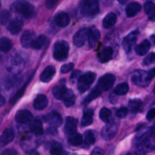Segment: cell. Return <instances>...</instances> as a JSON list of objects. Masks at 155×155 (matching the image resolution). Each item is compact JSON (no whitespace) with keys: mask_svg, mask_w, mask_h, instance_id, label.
<instances>
[{"mask_svg":"<svg viewBox=\"0 0 155 155\" xmlns=\"http://www.w3.org/2000/svg\"><path fill=\"white\" fill-rule=\"evenodd\" d=\"M80 74V71H75L74 73H73V74L71 75V80H74L75 78H78V75Z\"/></svg>","mask_w":155,"mask_h":155,"instance_id":"cell-47","label":"cell"},{"mask_svg":"<svg viewBox=\"0 0 155 155\" xmlns=\"http://www.w3.org/2000/svg\"><path fill=\"white\" fill-rule=\"evenodd\" d=\"M128 91L129 85L127 83H123L115 87L114 92L116 95H124L128 92Z\"/></svg>","mask_w":155,"mask_h":155,"instance_id":"cell-32","label":"cell"},{"mask_svg":"<svg viewBox=\"0 0 155 155\" xmlns=\"http://www.w3.org/2000/svg\"><path fill=\"white\" fill-rule=\"evenodd\" d=\"M139 151L144 153L151 151L155 148V133L145 138V140L139 145Z\"/></svg>","mask_w":155,"mask_h":155,"instance_id":"cell-11","label":"cell"},{"mask_svg":"<svg viewBox=\"0 0 155 155\" xmlns=\"http://www.w3.org/2000/svg\"><path fill=\"white\" fill-rule=\"evenodd\" d=\"M59 0H45V5L48 9H51L58 4Z\"/></svg>","mask_w":155,"mask_h":155,"instance_id":"cell-43","label":"cell"},{"mask_svg":"<svg viewBox=\"0 0 155 155\" xmlns=\"http://www.w3.org/2000/svg\"><path fill=\"white\" fill-rule=\"evenodd\" d=\"M50 153L51 155H63V148L59 143L54 142L50 148Z\"/></svg>","mask_w":155,"mask_h":155,"instance_id":"cell-37","label":"cell"},{"mask_svg":"<svg viewBox=\"0 0 155 155\" xmlns=\"http://www.w3.org/2000/svg\"><path fill=\"white\" fill-rule=\"evenodd\" d=\"M69 52V45L64 41L58 42L54 44L53 50V57L57 61H64L67 59Z\"/></svg>","mask_w":155,"mask_h":155,"instance_id":"cell-3","label":"cell"},{"mask_svg":"<svg viewBox=\"0 0 155 155\" xmlns=\"http://www.w3.org/2000/svg\"><path fill=\"white\" fill-rule=\"evenodd\" d=\"M68 89H67L64 85H58V86H56L53 88L52 93L54 95V98L59 100H62L64 95L66 94Z\"/></svg>","mask_w":155,"mask_h":155,"instance_id":"cell-28","label":"cell"},{"mask_svg":"<svg viewBox=\"0 0 155 155\" xmlns=\"http://www.w3.org/2000/svg\"><path fill=\"white\" fill-rule=\"evenodd\" d=\"M113 49L110 47H105L98 54V58L101 63H106L112 58Z\"/></svg>","mask_w":155,"mask_h":155,"instance_id":"cell-21","label":"cell"},{"mask_svg":"<svg viewBox=\"0 0 155 155\" xmlns=\"http://www.w3.org/2000/svg\"><path fill=\"white\" fill-rule=\"evenodd\" d=\"M127 113H128V109L125 107H123L120 108L119 110H117L116 114L119 118H124L127 117Z\"/></svg>","mask_w":155,"mask_h":155,"instance_id":"cell-42","label":"cell"},{"mask_svg":"<svg viewBox=\"0 0 155 155\" xmlns=\"http://www.w3.org/2000/svg\"><path fill=\"white\" fill-rule=\"evenodd\" d=\"M23 27V21L18 18H15L9 22L8 25L7 26V30L10 32L12 34L16 35L20 33Z\"/></svg>","mask_w":155,"mask_h":155,"instance_id":"cell-16","label":"cell"},{"mask_svg":"<svg viewBox=\"0 0 155 155\" xmlns=\"http://www.w3.org/2000/svg\"><path fill=\"white\" fill-rule=\"evenodd\" d=\"M95 74L92 72H88L85 74L84 75H82L79 77L78 80V86L77 88L80 90V92H84L89 89L91 85L94 83L95 80Z\"/></svg>","mask_w":155,"mask_h":155,"instance_id":"cell-5","label":"cell"},{"mask_svg":"<svg viewBox=\"0 0 155 155\" xmlns=\"http://www.w3.org/2000/svg\"><path fill=\"white\" fill-rule=\"evenodd\" d=\"M90 29L83 28L77 32L74 36V44L77 47H82L84 45L86 41L89 39Z\"/></svg>","mask_w":155,"mask_h":155,"instance_id":"cell-8","label":"cell"},{"mask_svg":"<svg viewBox=\"0 0 155 155\" xmlns=\"http://www.w3.org/2000/svg\"><path fill=\"white\" fill-rule=\"evenodd\" d=\"M150 47H151L150 42H148V40H144L143 42H141L140 44H139V45L136 47L135 51H136V54H139V55H145V54H147V52L149 51Z\"/></svg>","mask_w":155,"mask_h":155,"instance_id":"cell-26","label":"cell"},{"mask_svg":"<svg viewBox=\"0 0 155 155\" xmlns=\"http://www.w3.org/2000/svg\"><path fill=\"white\" fill-rule=\"evenodd\" d=\"M9 18H10V13L8 10H4L1 11L0 12V24L5 25L8 23Z\"/></svg>","mask_w":155,"mask_h":155,"instance_id":"cell-39","label":"cell"},{"mask_svg":"<svg viewBox=\"0 0 155 155\" xmlns=\"http://www.w3.org/2000/svg\"><path fill=\"white\" fill-rule=\"evenodd\" d=\"M77 120L72 117H68L64 125V133L68 136L74 135L77 132Z\"/></svg>","mask_w":155,"mask_h":155,"instance_id":"cell-12","label":"cell"},{"mask_svg":"<svg viewBox=\"0 0 155 155\" xmlns=\"http://www.w3.org/2000/svg\"><path fill=\"white\" fill-rule=\"evenodd\" d=\"M0 155H18V154L16 150L13 149V148H8V149L3 151Z\"/></svg>","mask_w":155,"mask_h":155,"instance_id":"cell-44","label":"cell"},{"mask_svg":"<svg viewBox=\"0 0 155 155\" xmlns=\"http://www.w3.org/2000/svg\"><path fill=\"white\" fill-rule=\"evenodd\" d=\"M99 39H100V32L98 31V30H97V29H95V28L90 29V33H89V39H88L89 45L90 46V48H95V46L97 45Z\"/></svg>","mask_w":155,"mask_h":155,"instance_id":"cell-22","label":"cell"},{"mask_svg":"<svg viewBox=\"0 0 155 155\" xmlns=\"http://www.w3.org/2000/svg\"><path fill=\"white\" fill-rule=\"evenodd\" d=\"M128 1L129 0H118V2H119L120 4H126Z\"/></svg>","mask_w":155,"mask_h":155,"instance_id":"cell-52","label":"cell"},{"mask_svg":"<svg viewBox=\"0 0 155 155\" xmlns=\"http://www.w3.org/2000/svg\"><path fill=\"white\" fill-rule=\"evenodd\" d=\"M153 92H154V93H155V85H154V88H153Z\"/></svg>","mask_w":155,"mask_h":155,"instance_id":"cell-53","label":"cell"},{"mask_svg":"<svg viewBox=\"0 0 155 155\" xmlns=\"http://www.w3.org/2000/svg\"><path fill=\"white\" fill-rule=\"evenodd\" d=\"M144 9L148 15V19L151 21H155V4L153 2L148 1L144 5Z\"/></svg>","mask_w":155,"mask_h":155,"instance_id":"cell-23","label":"cell"},{"mask_svg":"<svg viewBox=\"0 0 155 155\" xmlns=\"http://www.w3.org/2000/svg\"><path fill=\"white\" fill-rule=\"evenodd\" d=\"M93 122V111L89 109H86L83 112V116L81 120V125L83 127H87Z\"/></svg>","mask_w":155,"mask_h":155,"instance_id":"cell-27","label":"cell"},{"mask_svg":"<svg viewBox=\"0 0 155 155\" xmlns=\"http://www.w3.org/2000/svg\"><path fill=\"white\" fill-rule=\"evenodd\" d=\"M1 6H2V3H1V1H0V8H1Z\"/></svg>","mask_w":155,"mask_h":155,"instance_id":"cell-54","label":"cell"},{"mask_svg":"<svg viewBox=\"0 0 155 155\" xmlns=\"http://www.w3.org/2000/svg\"><path fill=\"white\" fill-rule=\"evenodd\" d=\"M71 18L66 12H59L54 17V22L58 27H66L70 24Z\"/></svg>","mask_w":155,"mask_h":155,"instance_id":"cell-17","label":"cell"},{"mask_svg":"<svg viewBox=\"0 0 155 155\" xmlns=\"http://www.w3.org/2000/svg\"><path fill=\"white\" fill-rule=\"evenodd\" d=\"M12 10L24 18H32L35 15V8L25 0H18L12 5Z\"/></svg>","mask_w":155,"mask_h":155,"instance_id":"cell-1","label":"cell"},{"mask_svg":"<svg viewBox=\"0 0 155 155\" xmlns=\"http://www.w3.org/2000/svg\"><path fill=\"white\" fill-rule=\"evenodd\" d=\"M101 90L98 87V86H97V87H95V89L91 92V93L89 94L86 98H85L84 101H83V103H84V104H87V103L90 102L91 101H92V100L98 98V97L101 95Z\"/></svg>","mask_w":155,"mask_h":155,"instance_id":"cell-35","label":"cell"},{"mask_svg":"<svg viewBox=\"0 0 155 155\" xmlns=\"http://www.w3.org/2000/svg\"><path fill=\"white\" fill-rule=\"evenodd\" d=\"M30 129L32 133L36 134V136H41L43 134V129L42 124L39 120H34L30 123Z\"/></svg>","mask_w":155,"mask_h":155,"instance_id":"cell-25","label":"cell"},{"mask_svg":"<svg viewBox=\"0 0 155 155\" xmlns=\"http://www.w3.org/2000/svg\"><path fill=\"white\" fill-rule=\"evenodd\" d=\"M47 38L45 37L43 35H40L38 37H36V39L33 40V43L31 45V48H34V49H40L43 47V45H45V43L46 42Z\"/></svg>","mask_w":155,"mask_h":155,"instance_id":"cell-31","label":"cell"},{"mask_svg":"<svg viewBox=\"0 0 155 155\" xmlns=\"http://www.w3.org/2000/svg\"><path fill=\"white\" fill-rule=\"evenodd\" d=\"M149 73L145 71H136L132 75V82L140 87H146L151 81Z\"/></svg>","mask_w":155,"mask_h":155,"instance_id":"cell-4","label":"cell"},{"mask_svg":"<svg viewBox=\"0 0 155 155\" xmlns=\"http://www.w3.org/2000/svg\"><path fill=\"white\" fill-rule=\"evenodd\" d=\"M99 117L101 120L107 124L110 121V117H111V111L107 107H103L99 112Z\"/></svg>","mask_w":155,"mask_h":155,"instance_id":"cell-34","label":"cell"},{"mask_svg":"<svg viewBox=\"0 0 155 155\" xmlns=\"http://www.w3.org/2000/svg\"><path fill=\"white\" fill-rule=\"evenodd\" d=\"M142 106V101L139 99H131L129 101V108L132 112H137Z\"/></svg>","mask_w":155,"mask_h":155,"instance_id":"cell-36","label":"cell"},{"mask_svg":"<svg viewBox=\"0 0 155 155\" xmlns=\"http://www.w3.org/2000/svg\"><path fill=\"white\" fill-rule=\"evenodd\" d=\"M104 154V151H103L102 148H101L100 147H96V148H94L92 151V154L91 155H103Z\"/></svg>","mask_w":155,"mask_h":155,"instance_id":"cell-46","label":"cell"},{"mask_svg":"<svg viewBox=\"0 0 155 155\" xmlns=\"http://www.w3.org/2000/svg\"><path fill=\"white\" fill-rule=\"evenodd\" d=\"M142 9V5L139 2H133L127 5V8H126V14L128 18H133L136 16L138 13Z\"/></svg>","mask_w":155,"mask_h":155,"instance_id":"cell-18","label":"cell"},{"mask_svg":"<svg viewBox=\"0 0 155 155\" xmlns=\"http://www.w3.org/2000/svg\"><path fill=\"white\" fill-rule=\"evenodd\" d=\"M12 48V42L7 37L0 38V50L4 52H8Z\"/></svg>","mask_w":155,"mask_h":155,"instance_id":"cell-30","label":"cell"},{"mask_svg":"<svg viewBox=\"0 0 155 155\" xmlns=\"http://www.w3.org/2000/svg\"><path fill=\"white\" fill-rule=\"evenodd\" d=\"M28 155H39V154L36 151H31L30 153H29Z\"/></svg>","mask_w":155,"mask_h":155,"instance_id":"cell-51","label":"cell"},{"mask_svg":"<svg viewBox=\"0 0 155 155\" xmlns=\"http://www.w3.org/2000/svg\"><path fill=\"white\" fill-rule=\"evenodd\" d=\"M154 63H155V53L151 52L145 58L143 64L146 66H148V65H151Z\"/></svg>","mask_w":155,"mask_h":155,"instance_id":"cell-40","label":"cell"},{"mask_svg":"<svg viewBox=\"0 0 155 155\" xmlns=\"http://www.w3.org/2000/svg\"><path fill=\"white\" fill-rule=\"evenodd\" d=\"M48 99L46 96L44 95H37L33 101V107L36 110H42L45 109L48 105Z\"/></svg>","mask_w":155,"mask_h":155,"instance_id":"cell-19","label":"cell"},{"mask_svg":"<svg viewBox=\"0 0 155 155\" xmlns=\"http://www.w3.org/2000/svg\"><path fill=\"white\" fill-rule=\"evenodd\" d=\"M146 118L148 120L151 121L155 118V108H152L147 113Z\"/></svg>","mask_w":155,"mask_h":155,"instance_id":"cell-45","label":"cell"},{"mask_svg":"<svg viewBox=\"0 0 155 155\" xmlns=\"http://www.w3.org/2000/svg\"><path fill=\"white\" fill-rule=\"evenodd\" d=\"M15 139V132L12 129L7 128L3 131L0 136V147H4L8 145Z\"/></svg>","mask_w":155,"mask_h":155,"instance_id":"cell-14","label":"cell"},{"mask_svg":"<svg viewBox=\"0 0 155 155\" xmlns=\"http://www.w3.org/2000/svg\"><path fill=\"white\" fill-rule=\"evenodd\" d=\"M62 101H64L67 107H71L72 105H74L76 101V97L73 91L71 89H68Z\"/></svg>","mask_w":155,"mask_h":155,"instance_id":"cell-29","label":"cell"},{"mask_svg":"<svg viewBox=\"0 0 155 155\" xmlns=\"http://www.w3.org/2000/svg\"><path fill=\"white\" fill-rule=\"evenodd\" d=\"M151 42H152L153 45L155 46V35H152V36H151Z\"/></svg>","mask_w":155,"mask_h":155,"instance_id":"cell-50","label":"cell"},{"mask_svg":"<svg viewBox=\"0 0 155 155\" xmlns=\"http://www.w3.org/2000/svg\"><path fill=\"white\" fill-rule=\"evenodd\" d=\"M148 73H149V74H150V76L151 77V78L154 77H155V68H153V69H151Z\"/></svg>","mask_w":155,"mask_h":155,"instance_id":"cell-49","label":"cell"},{"mask_svg":"<svg viewBox=\"0 0 155 155\" xmlns=\"http://www.w3.org/2000/svg\"><path fill=\"white\" fill-rule=\"evenodd\" d=\"M1 58H2V56H1V54H0V60H1Z\"/></svg>","mask_w":155,"mask_h":155,"instance_id":"cell-55","label":"cell"},{"mask_svg":"<svg viewBox=\"0 0 155 155\" xmlns=\"http://www.w3.org/2000/svg\"><path fill=\"white\" fill-rule=\"evenodd\" d=\"M118 127H119L118 123L114 122V121H110L107 123V125L101 130V136L103 139L107 141L113 139L117 133Z\"/></svg>","mask_w":155,"mask_h":155,"instance_id":"cell-6","label":"cell"},{"mask_svg":"<svg viewBox=\"0 0 155 155\" xmlns=\"http://www.w3.org/2000/svg\"><path fill=\"white\" fill-rule=\"evenodd\" d=\"M73 68H74V64H64L63 66L61 67V74H67V73L70 72Z\"/></svg>","mask_w":155,"mask_h":155,"instance_id":"cell-41","label":"cell"},{"mask_svg":"<svg viewBox=\"0 0 155 155\" xmlns=\"http://www.w3.org/2000/svg\"><path fill=\"white\" fill-rule=\"evenodd\" d=\"M5 103V99L4 96H2V95L0 94V107H2Z\"/></svg>","mask_w":155,"mask_h":155,"instance_id":"cell-48","label":"cell"},{"mask_svg":"<svg viewBox=\"0 0 155 155\" xmlns=\"http://www.w3.org/2000/svg\"><path fill=\"white\" fill-rule=\"evenodd\" d=\"M44 119L53 127H59L62 123L61 116L60 114L56 111H52L48 114L46 116L44 117Z\"/></svg>","mask_w":155,"mask_h":155,"instance_id":"cell-15","label":"cell"},{"mask_svg":"<svg viewBox=\"0 0 155 155\" xmlns=\"http://www.w3.org/2000/svg\"><path fill=\"white\" fill-rule=\"evenodd\" d=\"M85 143L88 145H93L95 142V137L94 133L92 131L89 130L86 131L85 133V137H84Z\"/></svg>","mask_w":155,"mask_h":155,"instance_id":"cell-38","label":"cell"},{"mask_svg":"<svg viewBox=\"0 0 155 155\" xmlns=\"http://www.w3.org/2000/svg\"><path fill=\"white\" fill-rule=\"evenodd\" d=\"M137 35L138 31H134L133 33H130L128 36H126L123 41V46H124V50L127 53H129L132 50L133 47L136 44V40H137Z\"/></svg>","mask_w":155,"mask_h":155,"instance_id":"cell-9","label":"cell"},{"mask_svg":"<svg viewBox=\"0 0 155 155\" xmlns=\"http://www.w3.org/2000/svg\"><path fill=\"white\" fill-rule=\"evenodd\" d=\"M81 14L86 17H92L99 12L98 0H83L80 4Z\"/></svg>","mask_w":155,"mask_h":155,"instance_id":"cell-2","label":"cell"},{"mask_svg":"<svg viewBox=\"0 0 155 155\" xmlns=\"http://www.w3.org/2000/svg\"><path fill=\"white\" fill-rule=\"evenodd\" d=\"M68 142L70 145H74V146H79L83 143V136L78 133H75L72 135L68 139Z\"/></svg>","mask_w":155,"mask_h":155,"instance_id":"cell-33","label":"cell"},{"mask_svg":"<svg viewBox=\"0 0 155 155\" xmlns=\"http://www.w3.org/2000/svg\"><path fill=\"white\" fill-rule=\"evenodd\" d=\"M35 39L36 38H35L34 32L30 30H25L21 37V43L23 47L28 48L31 47L32 43Z\"/></svg>","mask_w":155,"mask_h":155,"instance_id":"cell-13","label":"cell"},{"mask_svg":"<svg viewBox=\"0 0 155 155\" xmlns=\"http://www.w3.org/2000/svg\"><path fill=\"white\" fill-rule=\"evenodd\" d=\"M33 119L31 112L27 110H21L17 112L15 115V120L20 124H26L30 123Z\"/></svg>","mask_w":155,"mask_h":155,"instance_id":"cell-10","label":"cell"},{"mask_svg":"<svg viewBox=\"0 0 155 155\" xmlns=\"http://www.w3.org/2000/svg\"><path fill=\"white\" fill-rule=\"evenodd\" d=\"M55 74V68L53 66H48L45 68L40 75L41 81L43 83H48L52 79Z\"/></svg>","mask_w":155,"mask_h":155,"instance_id":"cell-20","label":"cell"},{"mask_svg":"<svg viewBox=\"0 0 155 155\" xmlns=\"http://www.w3.org/2000/svg\"><path fill=\"white\" fill-rule=\"evenodd\" d=\"M127 155H130V154H127Z\"/></svg>","mask_w":155,"mask_h":155,"instance_id":"cell-56","label":"cell"},{"mask_svg":"<svg viewBox=\"0 0 155 155\" xmlns=\"http://www.w3.org/2000/svg\"><path fill=\"white\" fill-rule=\"evenodd\" d=\"M115 77L111 74H107L102 76L98 80V87L102 91L110 90L115 82Z\"/></svg>","mask_w":155,"mask_h":155,"instance_id":"cell-7","label":"cell"},{"mask_svg":"<svg viewBox=\"0 0 155 155\" xmlns=\"http://www.w3.org/2000/svg\"><path fill=\"white\" fill-rule=\"evenodd\" d=\"M117 22V15L114 12H110L104 17L102 21V25L104 28H110Z\"/></svg>","mask_w":155,"mask_h":155,"instance_id":"cell-24","label":"cell"}]
</instances>
